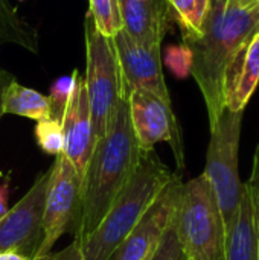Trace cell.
I'll use <instances>...</instances> for the list:
<instances>
[{"mask_svg":"<svg viewBox=\"0 0 259 260\" xmlns=\"http://www.w3.org/2000/svg\"><path fill=\"white\" fill-rule=\"evenodd\" d=\"M259 30V2L211 0L202 35L183 41L192 50L194 76L212 126L224 111V76L237 52Z\"/></svg>","mask_w":259,"mask_h":260,"instance_id":"1","label":"cell"},{"mask_svg":"<svg viewBox=\"0 0 259 260\" xmlns=\"http://www.w3.org/2000/svg\"><path fill=\"white\" fill-rule=\"evenodd\" d=\"M143 151L133 133L124 94L102 139L95 143L81 186V213L75 241L82 244L99 225L116 197L131 178Z\"/></svg>","mask_w":259,"mask_h":260,"instance_id":"2","label":"cell"},{"mask_svg":"<svg viewBox=\"0 0 259 260\" xmlns=\"http://www.w3.org/2000/svg\"><path fill=\"white\" fill-rule=\"evenodd\" d=\"M176 177L156 151H143L131 178L111 207L81 244L82 260H111L121 244L142 219L160 192Z\"/></svg>","mask_w":259,"mask_h":260,"instance_id":"3","label":"cell"},{"mask_svg":"<svg viewBox=\"0 0 259 260\" xmlns=\"http://www.w3.org/2000/svg\"><path fill=\"white\" fill-rule=\"evenodd\" d=\"M172 222L186 259L226 260V229L205 174L182 183Z\"/></svg>","mask_w":259,"mask_h":260,"instance_id":"4","label":"cell"},{"mask_svg":"<svg viewBox=\"0 0 259 260\" xmlns=\"http://www.w3.org/2000/svg\"><path fill=\"white\" fill-rule=\"evenodd\" d=\"M243 113L244 111H229L224 108L218 120L211 126V140L203 172L217 197L226 238L237 222L244 190L238 172Z\"/></svg>","mask_w":259,"mask_h":260,"instance_id":"5","label":"cell"},{"mask_svg":"<svg viewBox=\"0 0 259 260\" xmlns=\"http://www.w3.org/2000/svg\"><path fill=\"white\" fill-rule=\"evenodd\" d=\"M85 93L95 142L102 139L124 96L122 76L113 40L101 34L85 15Z\"/></svg>","mask_w":259,"mask_h":260,"instance_id":"6","label":"cell"},{"mask_svg":"<svg viewBox=\"0 0 259 260\" xmlns=\"http://www.w3.org/2000/svg\"><path fill=\"white\" fill-rule=\"evenodd\" d=\"M81 186L82 178L67 157L60 154L50 168L43 209V238L35 257L50 253L64 233L75 235L81 213Z\"/></svg>","mask_w":259,"mask_h":260,"instance_id":"7","label":"cell"},{"mask_svg":"<svg viewBox=\"0 0 259 260\" xmlns=\"http://www.w3.org/2000/svg\"><path fill=\"white\" fill-rule=\"evenodd\" d=\"M124 94L128 101L130 120L139 148L153 151L157 143L166 142L172 148L177 168L183 169L185 149L172 104L145 90H131Z\"/></svg>","mask_w":259,"mask_h":260,"instance_id":"8","label":"cell"},{"mask_svg":"<svg viewBox=\"0 0 259 260\" xmlns=\"http://www.w3.org/2000/svg\"><path fill=\"white\" fill-rule=\"evenodd\" d=\"M49 177L50 168L40 174L27 193L0 218V253L17 251L31 259L35 257L43 238V209Z\"/></svg>","mask_w":259,"mask_h":260,"instance_id":"9","label":"cell"},{"mask_svg":"<svg viewBox=\"0 0 259 260\" xmlns=\"http://www.w3.org/2000/svg\"><path fill=\"white\" fill-rule=\"evenodd\" d=\"M111 40L122 76L124 93L145 90L171 104L162 67V46H142L125 29H121Z\"/></svg>","mask_w":259,"mask_h":260,"instance_id":"10","label":"cell"},{"mask_svg":"<svg viewBox=\"0 0 259 260\" xmlns=\"http://www.w3.org/2000/svg\"><path fill=\"white\" fill-rule=\"evenodd\" d=\"M179 174L160 192L151 207L145 212L142 219L130 232L125 241L114 253L113 260H150L163 233L174 218L176 203L182 186Z\"/></svg>","mask_w":259,"mask_h":260,"instance_id":"11","label":"cell"},{"mask_svg":"<svg viewBox=\"0 0 259 260\" xmlns=\"http://www.w3.org/2000/svg\"><path fill=\"white\" fill-rule=\"evenodd\" d=\"M64 155L72 163L78 175L82 178L95 148V136L90 117V108L85 93L84 79L78 75L75 88L63 117Z\"/></svg>","mask_w":259,"mask_h":260,"instance_id":"12","label":"cell"},{"mask_svg":"<svg viewBox=\"0 0 259 260\" xmlns=\"http://www.w3.org/2000/svg\"><path fill=\"white\" fill-rule=\"evenodd\" d=\"M259 84V30L240 47L224 76V108L244 111Z\"/></svg>","mask_w":259,"mask_h":260,"instance_id":"13","label":"cell"},{"mask_svg":"<svg viewBox=\"0 0 259 260\" xmlns=\"http://www.w3.org/2000/svg\"><path fill=\"white\" fill-rule=\"evenodd\" d=\"M125 32L147 47L162 46L172 21L168 3L151 5L140 0H118Z\"/></svg>","mask_w":259,"mask_h":260,"instance_id":"14","label":"cell"},{"mask_svg":"<svg viewBox=\"0 0 259 260\" xmlns=\"http://www.w3.org/2000/svg\"><path fill=\"white\" fill-rule=\"evenodd\" d=\"M226 260H258V236L252 200L244 184L237 222L226 238Z\"/></svg>","mask_w":259,"mask_h":260,"instance_id":"15","label":"cell"},{"mask_svg":"<svg viewBox=\"0 0 259 260\" xmlns=\"http://www.w3.org/2000/svg\"><path fill=\"white\" fill-rule=\"evenodd\" d=\"M3 114H15L38 122L50 119V104L47 96L23 87L14 79L5 91Z\"/></svg>","mask_w":259,"mask_h":260,"instance_id":"16","label":"cell"},{"mask_svg":"<svg viewBox=\"0 0 259 260\" xmlns=\"http://www.w3.org/2000/svg\"><path fill=\"white\" fill-rule=\"evenodd\" d=\"M166 3L169 6L172 21H176L182 29L183 41H189L202 35L211 0H166Z\"/></svg>","mask_w":259,"mask_h":260,"instance_id":"17","label":"cell"},{"mask_svg":"<svg viewBox=\"0 0 259 260\" xmlns=\"http://www.w3.org/2000/svg\"><path fill=\"white\" fill-rule=\"evenodd\" d=\"M0 29L5 43H15L31 52H37V34L18 15L9 0H0Z\"/></svg>","mask_w":259,"mask_h":260,"instance_id":"18","label":"cell"},{"mask_svg":"<svg viewBox=\"0 0 259 260\" xmlns=\"http://www.w3.org/2000/svg\"><path fill=\"white\" fill-rule=\"evenodd\" d=\"M95 27L108 38L124 29L118 0H89V12Z\"/></svg>","mask_w":259,"mask_h":260,"instance_id":"19","label":"cell"},{"mask_svg":"<svg viewBox=\"0 0 259 260\" xmlns=\"http://www.w3.org/2000/svg\"><path fill=\"white\" fill-rule=\"evenodd\" d=\"M78 75L79 72L75 69L69 76H60L50 84L49 96H47L49 104H50V119L63 122V117L69 107Z\"/></svg>","mask_w":259,"mask_h":260,"instance_id":"20","label":"cell"},{"mask_svg":"<svg viewBox=\"0 0 259 260\" xmlns=\"http://www.w3.org/2000/svg\"><path fill=\"white\" fill-rule=\"evenodd\" d=\"M37 145L43 152L58 157L64 152V133L61 122L55 119L38 120L34 129Z\"/></svg>","mask_w":259,"mask_h":260,"instance_id":"21","label":"cell"},{"mask_svg":"<svg viewBox=\"0 0 259 260\" xmlns=\"http://www.w3.org/2000/svg\"><path fill=\"white\" fill-rule=\"evenodd\" d=\"M163 61L174 76L185 79L191 75L192 70V50L186 43L171 44L166 47Z\"/></svg>","mask_w":259,"mask_h":260,"instance_id":"22","label":"cell"},{"mask_svg":"<svg viewBox=\"0 0 259 260\" xmlns=\"http://www.w3.org/2000/svg\"><path fill=\"white\" fill-rule=\"evenodd\" d=\"M150 260H188L179 241L174 222L169 224Z\"/></svg>","mask_w":259,"mask_h":260,"instance_id":"23","label":"cell"},{"mask_svg":"<svg viewBox=\"0 0 259 260\" xmlns=\"http://www.w3.org/2000/svg\"><path fill=\"white\" fill-rule=\"evenodd\" d=\"M246 187L249 190L252 207H253V216H255V225H256V236H258V260H259V146L255 152L253 158V168L249 181L246 183Z\"/></svg>","mask_w":259,"mask_h":260,"instance_id":"24","label":"cell"},{"mask_svg":"<svg viewBox=\"0 0 259 260\" xmlns=\"http://www.w3.org/2000/svg\"><path fill=\"white\" fill-rule=\"evenodd\" d=\"M34 260H82V251H81V244L73 239V242L66 247L61 251L56 253H47L40 257H35Z\"/></svg>","mask_w":259,"mask_h":260,"instance_id":"25","label":"cell"},{"mask_svg":"<svg viewBox=\"0 0 259 260\" xmlns=\"http://www.w3.org/2000/svg\"><path fill=\"white\" fill-rule=\"evenodd\" d=\"M9 183H11V178L6 177L5 181L0 184V218L5 216L9 210L8 207V200H9Z\"/></svg>","mask_w":259,"mask_h":260,"instance_id":"26","label":"cell"},{"mask_svg":"<svg viewBox=\"0 0 259 260\" xmlns=\"http://www.w3.org/2000/svg\"><path fill=\"white\" fill-rule=\"evenodd\" d=\"M14 79H15V78H14L9 72L0 69V117L3 116V98H5V91H6L8 85H9Z\"/></svg>","mask_w":259,"mask_h":260,"instance_id":"27","label":"cell"},{"mask_svg":"<svg viewBox=\"0 0 259 260\" xmlns=\"http://www.w3.org/2000/svg\"><path fill=\"white\" fill-rule=\"evenodd\" d=\"M0 260H32L31 257L20 254L17 251H6V253H0Z\"/></svg>","mask_w":259,"mask_h":260,"instance_id":"28","label":"cell"},{"mask_svg":"<svg viewBox=\"0 0 259 260\" xmlns=\"http://www.w3.org/2000/svg\"><path fill=\"white\" fill-rule=\"evenodd\" d=\"M140 2H145V3H151V5H160V3H165L166 0H140Z\"/></svg>","mask_w":259,"mask_h":260,"instance_id":"29","label":"cell"},{"mask_svg":"<svg viewBox=\"0 0 259 260\" xmlns=\"http://www.w3.org/2000/svg\"><path fill=\"white\" fill-rule=\"evenodd\" d=\"M240 3L243 5H250V3H255V2H259V0H238Z\"/></svg>","mask_w":259,"mask_h":260,"instance_id":"30","label":"cell"},{"mask_svg":"<svg viewBox=\"0 0 259 260\" xmlns=\"http://www.w3.org/2000/svg\"><path fill=\"white\" fill-rule=\"evenodd\" d=\"M18 2H24V0H18Z\"/></svg>","mask_w":259,"mask_h":260,"instance_id":"31","label":"cell"}]
</instances>
